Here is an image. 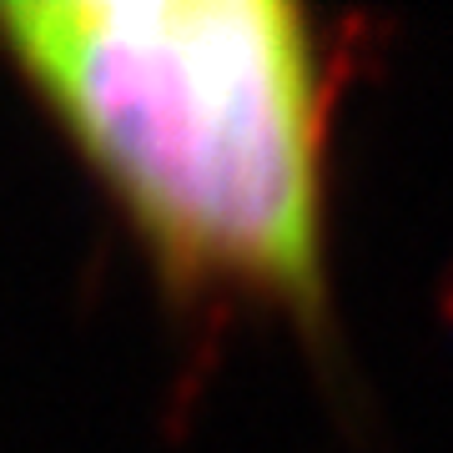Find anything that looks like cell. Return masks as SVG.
<instances>
[{
  "instance_id": "1",
  "label": "cell",
  "mask_w": 453,
  "mask_h": 453,
  "mask_svg": "<svg viewBox=\"0 0 453 453\" xmlns=\"http://www.w3.org/2000/svg\"><path fill=\"white\" fill-rule=\"evenodd\" d=\"M0 56L181 297L333 327L338 50L297 0H0Z\"/></svg>"
}]
</instances>
